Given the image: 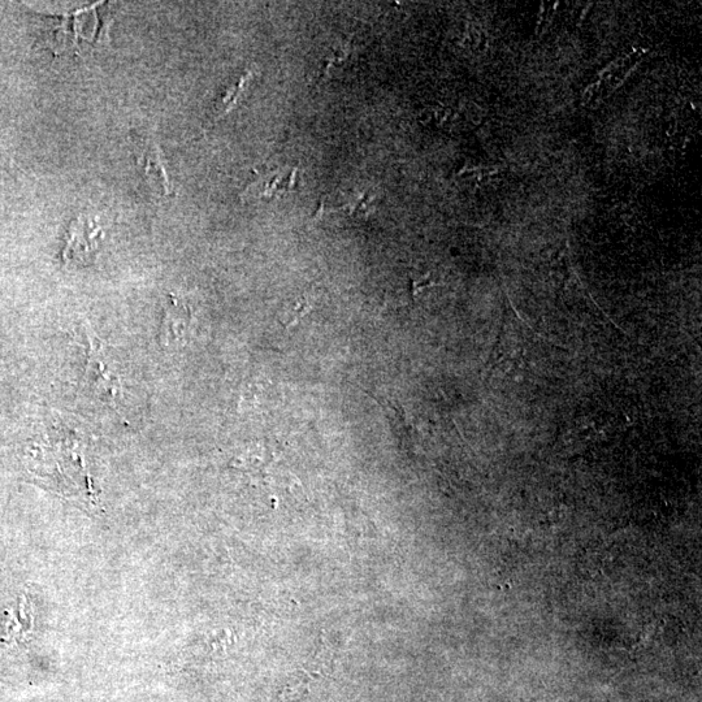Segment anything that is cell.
Returning a JSON list of instances; mask_svg holds the SVG:
<instances>
[{
  "mask_svg": "<svg viewBox=\"0 0 702 702\" xmlns=\"http://www.w3.org/2000/svg\"><path fill=\"white\" fill-rule=\"evenodd\" d=\"M85 333L88 341V358H86L84 381L99 396L115 403L123 390L120 377L103 348L101 338H98L89 327L85 328Z\"/></svg>",
  "mask_w": 702,
  "mask_h": 702,
  "instance_id": "cell-1",
  "label": "cell"
},
{
  "mask_svg": "<svg viewBox=\"0 0 702 702\" xmlns=\"http://www.w3.org/2000/svg\"><path fill=\"white\" fill-rule=\"evenodd\" d=\"M192 312L181 298L169 294L162 325H160V344L166 349L181 348L189 340L192 328Z\"/></svg>",
  "mask_w": 702,
  "mask_h": 702,
  "instance_id": "cell-2",
  "label": "cell"
},
{
  "mask_svg": "<svg viewBox=\"0 0 702 702\" xmlns=\"http://www.w3.org/2000/svg\"><path fill=\"white\" fill-rule=\"evenodd\" d=\"M99 233H101V228H93V225L84 218L73 221L63 250L64 262L69 263L72 260L88 257L91 250L98 245Z\"/></svg>",
  "mask_w": 702,
  "mask_h": 702,
  "instance_id": "cell-3",
  "label": "cell"
},
{
  "mask_svg": "<svg viewBox=\"0 0 702 702\" xmlns=\"http://www.w3.org/2000/svg\"><path fill=\"white\" fill-rule=\"evenodd\" d=\"M142 151L140 162L142 164L143 173L150 184H153L155 189L159 190L160 195H171L173 192L171 181H169L166 164H164L163 151L160 149L158 142L146 140L140 146Z\"/></svg>",
  "mask_w": 702,
  "mask_h": 702,
  "instance_id": "cell-4",
  "label": "cell"
},
{
  "mask_svg": "<svg viewBox=\"0 0 702 702\" xmlns=\"http://www.w3.org/2000/svg\"><path fill=\"white\" fill-rule=\"evenodd\" d=\"M296 175L297 169L293 168L290 171L264 176L251 184L242 197L245 199L277 197V195L289 192L296 185Z\"/></svg>",
  "mask_w": 702,
  "mask_h": 702,
  "instance_id": "cell-5",
  "label": "cell"
},
{
  "mask_svg": "<svg viewBox=\"0 0 702 702\" xmlns=\"http://www.w3.org/2000/svg\"><path fill=\"white\" fill-rule=\"evenodd\" d=\"M250 78L251 72H246L245 75L238 78L236 84L225 91L223 98L220 99L218 108H216L215 115L212 117L211 127L212 125H215L216 121L223 119L224 116H227L229 112L236 107V104L238 101H240L242 94H244L247 84H249Z\"/></svg>",
  "mask_w": 702,
  "mask_h": 702,
  "instance_id": "cell-6",
  "label": "cell"
},
{
  "mask_svg": "<svg viewBox=\"0 0 702 702\" xmlns=\"http://www.w3.org/2000/svg\"><path fill=\"white\" fill-rule=\"evenodd\" d=\"M375 201L374 194L361 192L338 210L348 212L350 216H355V218H366L374 210Z\"/></svg>",
  "mask_w": 702,
  "mask_h": 702,
  "instance_id": "cell-7",
  "label": "cell"
}]
</instances>
